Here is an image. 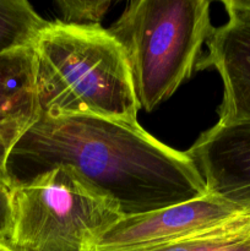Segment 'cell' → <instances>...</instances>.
I'll list each match as a JSON object with an SVG mask.
<instances>
[{"mask_svg": "<svg viewBox=\"0 0 250 251\" xmlns=\"http://www.w3.org/2000/svg\"><path fill=\"white\" fill-rule=\"evenodd\" d=\"M66 167L115 203L123 217L208 194L185 152L162 144L139 123L93 115H37L10 150L6 173L17 186Z\"/></svg>", "mask_w": 250, "mask_h": 251, "instance_id": "6da1fadb", "label": "cell"}, {"mask_svg": "<svg viewBox=\"0 0 250 251\" xmlns=\"http://www.w3.org/2000/svg\"><path fill=\"white\" fill-rule=\"evenodd\" d=\"M37 115L137 123L140 105L119 42L100 26L49 22L33 46Z\"/></svg>", "mask_w": 250, "mask_h": 251, "instance_id": "7a4b0ae2", "label": "cell"}, {"mask_svg": "<svg viewBox=\"0 0 250 251\" xmlns=\"http://www.w3.org/2000/svg\"><path fill=\"white\" fill-rule=\"evenodd\" d=\"M206 0H134L108 28L124 49L140 108L152 112L191 77L213 27Z\"/></svg>", "mask_w": 250, "mask_h": 251, "instance_id": "3957f363", "label": "cell"}, {"mask_svg": "<svg viewBox=\"0 0 250 251\" xmlns=\"http://www.w3.org/2000/svg\"><path fill=\"white\" fill-rule=\"evenodd\" d=\"M123 218L113 201L66 167L14 186L12 251H93Z\"/></svg>", "mask_w": 250, "mask_h": 251, "instance_id": "277c9868", "label": "cell"}, {"mask_svg": "<svg viewBox=\"0 0 250 251\" xmlns=\"http://www.w3.org/2000/svg\"><path fill=\"white\" fill-rule=\"evenodd\" d=\"M250 208L213 194L142 215L123 217L103 233L93 251H139L211 232L234 222Z\"/></svg>", "mask_w": 250, "mask_h": 251, "instance_id": "5b68a950", "label": "cell"}, {"mask_svg": "<svg viewBox=\"0 0 250 251\" xmlns=\"http://www.w3.org/2000/svg\"><path fill=\"white\" fill-rule=\"evenodd\" d=\"M228 20L213 28L196 69L213 68L223 82L218 123L250 120V0H225Z\"/></svg>", "mask_w": 250, "mask_h": 251, "instance_id": "8992f818", "label": "cell"}, {"mask_svg": "<svg viewBox=\"0 0 250 251\" xmlns=\"http://www.w3.org/2000/svg\"><path fill=\"white\" fill-rule=\"evenodd\" d=\"M185 153L208 193L250 208V120L217 122Z\"/></svg>", "mask_w": 250, "mask_h": 251, "instance_id": "52a82bcc", "label": "cell"}, {"mask_svg": "<svg viewBox=\"0 0 250 251\" xmlns=\"http://www.w3.org/2000/svg\"><path fill=\"white\" fill-rule=\"evenodd\" d=\"M37 117L33 48L0 55V131L20 137Z\"/></svg>", "mask_w": 250, "mask_h": 251, "instance_id": "ba28073f", "label": "cell"}, {"mask_svg": "<svg viewBox=\"0 0 250 251\" xmlns=\"http://www.w3.org/2000/svg\"><path fill=\"white\" fill-rule=\"evenodd\" d=\"M48 24L26 0H0V55L33 48Z\"/></svg>", "mask_w": 250, "mask_h": 251, "instance_id": "9c48e42d", "label": "cell"}, {"mask_svg": "<svg viewBox=\"0 0 250 251\" xmlns=\"http://www.w3.org/2000/svg\"><path fill=\"white\" fill-rule=\"evenodd\" d=\"M139 251H250V212L211 232Z\"/></svg>", "mask_w": 250, "mask_h": 251, "instance_id": "30bf717a", "label": "cell"}, {"mask_svg": "<svg viewBox=\"0 0 250 251\" xmlns=\"http://www.w3.org/2000/svg\"><path fill=\"white\" fill-rule=\"evenodd\" d=\"M63 24L74 26H100L112 5L109 0H58L55 1Z\"/></svg>", "mask_w": 250, "mask_h": 251, "instance_id": "8fae6325", "label": "cell"}, {"mask_svg": "<svg viewBox=\"0 0 250 251\" xmlns=\"http://www.w3.org/2000/svg\"><path fill=\"white\" fill-rule=\"evenodd\" d=\"M14 226V185L6 173L0 169V245L7 247Z\"/></svg>", "mask_w": 250, "mask_h": 251, "instance_id": "7c38bea8", "label": "cell"}, {"mask_svg": "<svg viewBox=\"0 0 250 251\" xmlns=\"http://www.w3.org/2000/svg\"><path fill=\"white\" fill-rule=\"evenodd\" d=\"M17 140H19V137L14 136V135L0 131V169H6V161L10 150Z\"/></svg>", "mask_w": 250, "mask_h": 251, "instance_id": "4fadbf2b", "label": "cell"}, {"mask_svg": "<svg viewBox=\"0 0 250 251\" xmlns=\"http://www.w3.org/2000/svg\"><path fill=\"white\" fill-rule=\"evenodd\" d=\"M0 251H12V250H10L9 248L4 247V245H0Z\"/></svg>", "mask_w": 250, "mask_h": 251, "instance_id": "5bb4252c", "label": "cell"}]
</instances>
